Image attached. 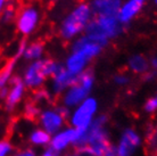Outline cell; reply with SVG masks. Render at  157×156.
<instances>
[{"label":"cell","instance_id":"1","mask_svg":"<svg viewBox=\"0 0 157 156\" xmlns=\"http://www.w3.org/2000/svg\"><path fill=\"white\" fill-rule=\"evenodd\" d=\"M94 18L89 2H78L64 15L57 27L58 37L63 41L72 42L84 34L86 27Z\"/></svg>","mask_w":157,"mask_h":156},{"label":"cell","instance_id":"2","mask_svg":"<svg viewBox=\"0 0 157 156\" xmlns=\"http://www.w3.org/2000/svg\"><path fill=\"white\" fill-rule=\"evenodd\" d=\"M124 29L116 16H94L84 34L106 48L110 41L117 39L124 32Z\"/></svg>","mask_w":157,"mask_h":156},{"label":"cell","instance_id":"3","mask_svg":"<svg viewBox=\"0 0 157 156\" xmlns=\"http://www.w3.org/2000/svg\"><path fill=\"white\" fill-rule=\"evenodd\" d=\"M94 84V73L91 68H88L83 73L78 75L76 81L64 92L59 102L65 107H78L86 98H89Z\"/></svg>","mask_w":157,"mask_h":156},{"label":"cell","instance_id":"4","mask_svg":"<svg viewBox=\"0 0 157 156\" xmlns=\"http://www.w3.org/2000/svg\"><path fill=\"white\" fill-rule=\"evenodd\" d=\"M41 23V10L36 5H26L17 10L16 30L23 37L34 34Z\"/></svg>","mask_w":157,"mask_h":156},{"label":"cell","instance_id":"5","mask_svg":"<svg viewBox=\"0 0 157 156\" xmlns=\"http://www.w3.org/2000/svg\"><path fill=\"white\" fill-rule=\"evenodd\" d=\"M21 78L23 80L26 89L31 91L44 87L48 76L46 75V72L43 68V58L36 62L28 63Z\"/></svg>","mask_w":157,"mask_h":156},{"label":"cell","instance_id":"6","mask_svg":"<svg viewBox=\"0 0 157 156\" xmlns=\"http://www.w3.org/2000/svg\"><path fill=\"white\" fill-rule=\"evenodd\" d=\"M104 49L105 48L102 46L90 39L89 37H86V34L73 40L70 46V51H74V53L82 55L83 57L88 59L90 63L94 60L98 56H100Z\"/></svg>","mask_w":157,"mask_h":156},{"label":"cell","instance_id":"7","mask_svg":"<svg viewBox=\"0 0 157 156\" xmlns=\"http://www.w3.org/2000/svg\"><path fill=\"white\" fill-rule=\"evenodd\" d=\"M26 87L20 75H14L7 87V95L5 97V107L7 111H13L18 105L26 94Z\"/></svg>","mask_w":157,"mask_h":156},{"label":"cell","instance_id":"8","mask_svg":"<svg viewBox=\"0 0 157 156\" xmlns=\"http://www.w3.org/2000/svg\"><path fill=\"white\" fill-rule=\"evenodd\" d=\"M97 100L92 97L86 98V100L76 107V111L72 116V122L78 128H88L91 119L97 111Z\"/></svg>","mask_w":157,"mask_h":156},{"label":"cell","instance_id":"9","mask_svg":"<svg viewBox=\"0 0 157 156\" xmlns=\"http://www.w3.org/2000/svg\"><path fill=\"white\" fill-rule=\"evenodd\" d=\"M76 75L70 73L63 65V67L50 79V89L54 97L59 100L60 96L76 81Z\"/></svg>","mask_w":157,"mask_h":156},{"label":"cell","instance_id":"10","mask_svg":"<svg viewBox=\"0 0 157 156\" xmlns=\"http://www.w3.org/2000/svg\"><path fill=\"white\" fill-rule=\"evenodd\" d=\"M144 4L136 0H124L116 14L118 22L125 27L132 23L141 13Z\"/></svg>","mask_w":157,"mask_h":156},{"label":"cell","instance_id":"11","mask_svg":"<svg viewBox=\"0 0 157 156\" xmlns=\"http://www.w3.org/2000/svg\"><path fill=\"white\" fill-rule=\"evenodd\" d=\"M124 0H90L94 16H116Z\"/></svg>","mask_w":157,"mask_h":156},{"label":"cell","instance_id":"12","mask_svg":"<svg viewBox=\"0 0 157 156\" xmlns=\"http://www.w3.org/2000/svg\"><path fill=\"white\" fill-rule=\"evenodd\" d=\"M40 124L43 125V128L47 130L49 135H52V133L57 132L62 128V125H66V123L63 120V117L59 115L56 107H52V108L43 111L41 113Z\"/></svg>","mask_w":157,"mask_h":156},{"label":"cell","instance_id":"13","mask_svg":"<svg viewBox=\"0 0 157 156\" xmlns=\"http://www.w3.org/2000/svg\"><path fill=\"white\" fill-rule=\"evenodd\" d=\"M63 65L70 73L76 75V76L80 75L81 73H83L88 68H90L89 67L90 62L86 58H84L82 55L74 53V51L68 53V55H67L65 60H64Z\"/></svg>","mask_w":157,"mask_h":156},{"label":"cell","instance_id":"14","mask_svg":"<svg viewBox=\"0 0 157 156\" xmlns=\"http://www.w3.org/2000/svg\"><path fill=\"white\" fill-rule=\"evenodd\" d=\"M44 54H46V46L42 41L40 40H33L29 42L25 41L21 58H23L28 63L36 62L44 58Z\"/></svg>","mask_w":157,"mask_h":156},{"label":"cell","instance_id":"15","mask_svg":"<svg viewBox=\"0 0 157 156\" xmlns=\"http://www.w3.org/2000/svg\"><path fill=\"white\" fill-rule=\"evenodd\" d=\"M139 142H140V138L133 130H125L123 133L121 142H120V147L117 149L120 156H130L138 147Z\"/></svg>","mask_w":157,"mask_h":156},{"label":"cell","instance_id":"16","mask_svg":"<svg viewBox=\"0 0 157 156\" xmlns=\"http://www.w3.org/2000/svg\"><path fill=\"white\" fill-rule=\"evenodd\" d=\"M126 65L130 72H132L133 74L141 75V76L150 70L149 58H147L142 54H132L128 58Z\"/></svg>","mask_w":157,"mask_h":156},{"label":"cell","instance_id":"17","mask_svg":"<svg viewBox=\"0 0 157 156\" xmlns=\"http://www.w3.org/2000/svg\"><path fill=\"white\" fill-rule=\"evenodd\" d=\"M144 150L146 156H157V121L147 125Z\"/></svg>","mask_w":157,"mask_h":156},{"label":"cell","instance_id":"18","mask_svg":"<svg viewBox=\"0 0 157 156\" xmlns=\"http://www.w3.org/2000/svg\"><path fill=\"white\" fill-rule=\"evenodd\" d=\"M20 57L15 55L10 59H8L6 64L0 68V90L7 87L10 79L14 76V71H15L16 64L18 62Z\"/></svg>","mask_w":157,"mask_h":156},{"label":"cell","instance_id":"19","mask_svg":"<svg viewBox=\"0 0 157 156\" xmlns=\"http://www.w3.org/2000/svg\"><path fill=\"white\" fill-rule=\"evenodd\" d=\"M76 139V130L70 129L67 131L59 133L52 139L51 141V146L56 150H62L63 148H65L70 142H74V140Z\"/></svg>","mask_w":157,"mask_h":156},{"label":"cell","instance_id":"20","mask_svg":"<svg viewBox=\"0 0 157 156\" xmlns=\"http://www.w3.org/2000/svg\"><path fill=\"white\" fill-rule=\"evenodd\" d=\"M16 16H17V9L13 5H10L0 13V21L5 24H10L16 21Z\"/></svg>","mask_w":157,"mask_h":156},{"label":"cell","instance_id":"21","mask_svg":"<svg viewBox=\"0 0 157 156\" xmlns=\"http://www.w3.org/2000/svg\"><path fill=\"white\" fill-rule=\"evenodd\" d=\"M30 138L32 144L36 145H47L50 141V135L43 130H36Z\"/></svg>","mask_w":157,"mask_h":156},{"label":"cell","instance_id":"22","mask_svg":"<svg viewBox=\"0 0 157 156\" xmlns=\"http://www.w3.org/2000/svg\"><path fill=\"white\" fill-rule=\"evenodd\" d=\"M74 156H100L98 153H96L90 146H80V147H73L72 149Z\"/></svg>","mask_w":157,"mask_h":156},{"label":"cell","instance_id":"23","mask_svg":"<svg viewBox=\"0 0 157 156\" xmlns=\"http://www.w3.org/2000/svg\"><path fill=\"white\" fill-rule=\"evenodd\" d=\"M113 81L115 84H117L120 87H125L131 82V78L129 74H126L124 72H118L113 76Z\"/></svg>","mask_w":157,"mask_h":156},{"label":"cell","instance_id":"24","mask_svg":"<svg viewBox=\"0 0 157 156\" xmlns=\"http://www.w3.org/2000/svg\"><path fill=\"white\" fill-rule=\"evenodd\" d=\"M145 109L147 112H155V111H157V98H148L147 102L145 103Z\"/></svg>","mask_w":157,"mask_h":156},{"label":"cell","instance_id":"25","mask_svg":"<svg viewBox=\"0 0 157 156\" xmlns=\"http://www.w3.org/2000/svg\"><path fill=\"white\" fill-rule=\"evenodd\" d=\"M12 150V145L8 140L4 139L0 141V156H6Z\"/></svg>","mask_w":157,"mask_h":156},{"label":"cell","instance_id":"26","mask_svg":"<svg viewBox=\"0 0 157 156\" xmlns=\"http://www.w3.org/2000/svg\"><path fill=\"white\" fill-rule=\"evenodd\" d=\"M14 156H36V154H34V152H33L31 148L25 147V148H18L17 149Z\"/></svg>","mask_w":157,"mask_h":156},{"label":"cell","instance_id":"27","mask_svg":"<svg viewBox=\"0 0 157 156\" xmlns=\"http://www.w3.org/2000/svg\"><path fill=\"white\" fill-rule=\"evenodd\" d=\"M156 79H157V72H155L153 70H149L147 73H145V74L142 75V80L145 82H151L154 80H156Z\"/></svg>","mask_w":157,"mask_h":156},{"label":"cell","instance_id":"28","mask_svg":"<svg viewBox=\"0 0 157 156\" xmlns=\"http://www.w3.org/2000/svg\"><path fill=\"white\" fill-rule=\"evenodd\" d=\"M149 66L150 70L157 72V53H155L153 56L149 57Z\"/></svg>","mask_w":157,"mask_h":156},{"label":"cell","instance_id":"29","mask_svg":"<svg viewBox=\"0 0 157 156\" xmlns=\"http://www.w3.org/2000/svg\"><path fill=\"white\" fill-rule=\"evenodd\" d=\"M104 156H120V154H118L117 149L115 148L114 146L112 145L109 148L107 149V152L104 154Z\"/></svg>","mask_w":157,"mask_h":156},{"label":"cell","instance_id":"30","mask_svg":"<svg viewBox=\"0 0 157 156\" xmlns=\"http://www.w3.org/2000/svg\"><path fill=\"white\" fill-rule=\"evenodd\" d=\"M59 155V152L58 150H56L54 149L52 147H49V148L46 150V153L43 154L42 156H58Z\"/></svg>","mask_w":157,"mask_h":156},{"label":"cell","instance_id":"31","mask_svg":"<svg viewBox=\"0 0 157 156\" xmlns=\"http://www.w3.org/2000/svg\"><path fill=\"white\" fill-rule=\"evenodd\" d=\"M13 0H0V13L4 10L5 8H7L8 6H10Z\"/></svg>","mask_w":157,"mask_h":156},{"label":"cell","instance_id":"32","mask_svg":"<svg viewBox=\"0 0 157 156\" xmlns=\"http://www.w3.org/2000/svg\"><path fill=\"white\" fill-rule=\"evenodd\" d=\"M64 156H74V155H73V152H72V150H68V152H66L64 154Z\"/></svg>","mask_w":157,"mask_h":156},{"label":"cell","instance_id":"33","mask_svg":"<svg viewBox=\"0 0 157 156\" xmlns=\"http://www.w3.org/2000/svg\"><path fill=\"white\" fill-rule=\"evenodd\" d=\"M136 1H139V2H141V4L145 5V2L147 1V0H136Z\"/></svg>","mask_w":157,"mask_h":156},{"label":"cell","instance_id":"34","mask_svg":"<svg viewBox=\"0 0 157 156\" xmlns=\"http://www.w3.org/2000/svg\"><path fill=\"white\" fill-rule=\"evenodd\" d=\"M153 2H154V5H155V6L157 7V0H153Z\"/></svg>","mask_w":157,"mask_h":156},{"label":"cell","instance_id":"35","mask_svg":"<svg viewBox=\"0 0 157 156\" xmlns=\"http://www.w3.org/2000/svg\"><path fill=\"white\" fill-rule=\"evenodd\" d=\"M50 1H55V0H50Z\"/></svg>","mask_w":157,"mask_h":156}]
</instances>
